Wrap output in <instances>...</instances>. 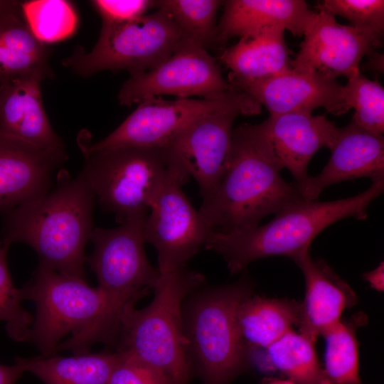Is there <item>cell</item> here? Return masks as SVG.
Wrapping results in <instances>:
<instances>
[{
    "mask_svg": "<svg viewBox=\"0 0 384 384\" xmlns=\"http://www.w3.org/2000/svg\"><path fill=\"white\" fill-rule=\"evenodd\" d=\"M319 10L292 60V68L314 72L336 81L338 76L349 78L359 72L363 56L372 60L381 58L375 49L382 46V38L366 30L340 24L334 16Z\"/></svg>",
    "mask_w": 384,
    "mask_h": 384,
    "instance_id": "cell-13",
    "label": "cell"
},
{
    "mask_svg": "<svg viewBox=\"0 0 384 384\" xmlns=\"http://www.w3.org/2000/svg\"><path fill=\"white\" fill-rule=\"evenodd\" d=\"M366 319L358 314L348 321L340 320L321 334L326 343L324 370L334 384H362L356 331Z\"/></svg>",
    "mask_w": 384,
    "mask_h": 384,
    "instance_id": "cell-27",
    "label": "cell"
},
{
    "mask_svg": "<svg viewBox=\"0 0 384 384\" xmlns=\"http://www.w3.org/2000/svg\"><path fill=\"white\" fill-rule=\"evenodd\" d=\"M265 106L270 115L298 112L311 114L317 107L340 116L349 109L343 96V85L326 80L316 73L291 68L267 78L233 85Z\"/></svg>",
    "mask_w": 384,
    "mask_h": 384,
    "instance_id": "cell-15",
    "label": "cell"
},
{
    "mask_svg": "<svg viewBox=\"0 0 384 384\" xmlns=\"http://www.w3.org/2000/svg\"><path fill=\"white\" fill-rule=\"evenodd\" d=\"M270 363L294 384H334L318 360L314 343L289 331L267 348Z\"/></svg>",
    "mask_w": 384,
    "mask_h": 384,
    "instance_id": "cell-26",
    "label": "cell"
},
{
    "mask_svg": "<svg viewBox=\"0 0 384 384\" xmlns=\"http://www.w3.org/2000/svg\"><path fill=\"white\" fill-rule=\"evenodd\" d=\"M216 26L212 46L223 50L233 37L253 35L281 26L294 36H304L316 12L304 0H228Z\"/></svg>",
    "mask_w": 384,
    "mask_h": 384,
    "instance_id": "cell-21",
    "label": "cell"
},
{
    "mask_svg": "<svg viewBox=\"0 0 384 384\" xmlns=\"http://www.w3.org/2000/svg\"><path fill=\"white\" fill-rule=\"evenodd\" d=\"M355 196L334 201L302 200L275 213L267 224L233 233L213 230L205 247L220 255L231 274L252 262L271 256L292 260L309 250L313 240L326 227L347 217L364 220L367 208L383 191L384 177Z\"/></svg>",
    "mask_w": 384,
    "mask_h": 384,
    "instance_id": "cell-4",
    "label": "cell"
},
{
    "mask_svg": "<svg viewBox=\"0 0 384 384\" xmlns=\"http://www.w3.org/2000/svg\"><path fill=\"white\" fill-rule=\"evenodd\" d=\"M9 247L0 244V321L6 322L8 336L15 341H28L33 316L21 306L24 295L22 288L13 284L6 254Z\"/></svg>",
    "mask_w": 384,
    "mask_h": 384,
    "instance_id": "cell-31",
    "label": "cell"
},
{
    "mask_svg": "<svg viewBox=\"0 0 384 384\" xmlns=\"http://www.w3.org/2000/svg\"><path fill=\"white\" fill-rule=\"evenodd\" d=\"M238 110L203 117L183 129L163 148L170 161L198 185L203 201L220 184L228 168L233 126Z\"/></svg>",
    "mask_w": 384,
    "mask_h": 384,
    "instance_id": "cell-14",
    "label": "cell"
},
{
    "mask_svg": "<svg viewBox=\"0 0 384 384\" xmlns=\"http://www.w3.org/2000/svg\"><path fill=\"white\" fill-rule=\"evenodd\" d=\"M218 0H159L153 7L167 13L183 34L204 48L212 46Z\"/></svg>",
    "mask_w": 384,
    "mask_h": 384,
    "instance_id": "cell-29",
    "label": "cell"
},
{
    "mask_svg": "<svg viewBox=\"0 0 384 384\" xmlns=\"http://www.w3.org/2000/svg\"><path fill=\"white\" fill-rule=\"evenodd\" d=\"M252 294L248 279L201 292L190 303L183 319L191 353L208 384H226L245 359L235 314L238 304Z\"/></svg>",
    "mask_w": 384,
    "mask_h": 384,
    "instance_id": "cell-7",
    "label": "cell"
},
{
    "mask_svg": "<svg viewBox=\"0 0 384 384\" xmlns=\"http://www.w3.org/2000/svg\"><path fill=\"white\" fill-rule=\"evenodd\" d=\"M302 270L306 285L300 303L299 334L315 343L319 336L338 322L343 311L358 298L351 287L323 260H313L309 250L294 260Z\"/></svg>",
    "mask_w": 384,
    "mask_h": 384,
    "instance_id": "cell-20",
    "label": "cell"
},
{
    "mask_svg": "<svg viewBox=\"0 0 384 384\" xmlns=\"http://www.w3.org/2000/svg\"><path fill=\"white\" fill-rule=\"evenodd\" d=\"M23 19L34 36L45 44L70 37L78 27V14L65 0L21 1Z\"/></svg>",
    "mask_w": 384,
    "mask_h": 384,
    "instance_id": "cell-28",
    "label": "cell"
},
{
    "mask_svg": "<svg viewBox=\"0 0 384 384\" xmlns=\"http://www.w3.org/2000/svg\"><path fill=\"white\" fill-rule=\"evenodd\" d=\"M24 372L17 363L14 366L0 364V384H16Z\"/></svg>",
    "mask_w": 384,
    "mask_h": 384,
    "instance_id": "cell-35",
    "label": "cell"
},
{
    "mask_svg": "<svg viewBox=\"0 0 384 384\" xmlns=\"http://www.w3.org/2000/svg\"><path fill=\"white\" fill-rule=\"evenodd\" d=\"M331 155L322 171L297 189L306 201H316L324 189L358 178L384 177V139L352 120L339 128Z\"/></svg>",
    "mask_w": 384,
    "mask_h": 384,
    "instance_id": "cell-18",
    "label": "cell"
},
{
    "mask_svg": "<svg viewBox=\"0 0 384 384\" xmlns=\"http://www.w3.org/2000/svg\"><path fill=\"white\" fill-rule=\"evenodd\" d=\"M78 144L84 159L80 173L104 210L119 223L149 213L173 166L163 147L97 149L85 130Z\"/></svg>",
    "mask_w": 384,
    "mask_h": 384,
    "instance_id": "cell-6",
    "label": "cell"
},
{
    "mask_svg": "<svg viewBox=\"0 0 384 384\" xmlns=\"http://www.w3.org/2000/svg\"><path fill=\"white\" fill-rule=\"evenodd\" d=\"M48 78L36 73L0 84V135L47 149H65L43 103L41 84Z\"/></svg>",
    "mask_w": 384,
    "mask_h": 384,
    "instance_id": "cell-19",
    "label": "cell"
},
{
    "mask_svg": "<svg viewBox=\"0 0 384 384\" xmlns=\"http://www.w3.org/2000/svg\"><path fill=\"white\" fill-rule=\"evenodd\" d=\"M261 105L248 93L234 88L216 98L151 97L139 103L135 110L112 133L92 144L97 149L122 146L164 147L189 124L206 115L238 110L243 115H256Z\"/></svg>",
    "mask_w": 384,
    "mask_h": 384,
    "instance_id": "cell-9",
    "label": "cell"
},
{
    "mask_svg": "<svg viewBox=\"0 0 384 384\" xmlns=\"http://www.w3.org/2000/svg\"><path fill=\"white\" fill-rule=\"evenodd\" d=\"M0 244H1V242H0Z\"/></svg>",
    "mask_w": 384,
    "mask_h": 384,
    "instance_id": "cell-39",
    "label": "cell"
},
{
    "mask_svg": "<svg viewBox=\"0 0 384 384\" xmlns=\"http://www.w3.org/2000/svg\"><path fill=\"white\" fill-rule=\"evenodd\" d=\"M187 38L171 16L158 9L126 23L102 25L92 49L87 52L78 46L63 64L82 78L106 70H124L132 76L160 64Z\"/></svg>",
    "mask_w": 384,
    "mask_h": 384,
    "instance_id": "cell-8",
    "label": "cell"
},
{
    "mask_svg": "<svg viewBox=\"0 0 384 384\" xmlns=\"http://www.w3.org/2000/svg\"><path fill=\"white\" fill-rule=\"evenodd\" d=\"M121 358L118 351H103L69 357H16L14 361L45 384H107Z\"/></svg>",
    "mask_w": 384,
    "mask_h": 384,
    "instance_id": "cell-25",
    "label": "cell"
},
{
    "mask_svg": "<svg viewBox=\"0 0 384 384\" xmlns=\"http://www.w3.org/2000/svg\"><path fill=\"white\" fill-rule=\"evenodd\" d=\"M95 201L81 173L71 178L62 170L43 196L4 213L1 242L27 244L38 254L39 265L86 282L85 249L94 228Z\"/></svg>",
    "mask_w": 384,
    "mask_h": 384,
    "instance_id": "cell-1",
    "label": "cell"
},
{
    "mask_svg": "<svg viewBox=\"0 0 384 384\" xmlns=\"http://www.w3.org/2000/svg\"><path fill=\"white\" fill-rule=\"evenodd\" d=\"M234 88L206 49L187 38L160 64L132 75L122 86L117 98L120 105L130 106L160 95L216 98Z\"/></svg>",
    "mask_w": 384,
    "mask_h": 384,
    "instance_id": "cell-12",
    "label": "cell"
},
{
    "mask_svg": "<svg viewBox=\"0 0 384 384\" xmlns=\"http://www.w3.org/2000/svg\"><path fill=\"white\" fill-rule=\"evenodd\" d=\"M263 384H294L288 379L268 378Z\"/></svg>",
    "mask_w": 384,
    "mask_h": 384,
    "instance_id": "cell-38",
    "label": "cell"
},
{
    "mask_svg": "<svg viewBox=\"0 0 384 384\" xmlns=\"http://www.w3.org/2000/svg\"><path fill=\"white\" fill-rule=\"evenodd\" d=\"M282 167L260 124L233 129L226 171L198 210L207 225L223 233L259 225L266 215L304 200L294 182L281 176Z\"/></svg>",
    "mask_w": 384,
    "mask_h": 384,
    "instance_id": "cell-3",
    "label": "cell"
},
{
    "mask_svg": "<svg viewBox=\"0 0 384 384\" xmlns=\"http://www.w3.org/2000/svg\"><path fill=\"white\" fill-rule=\"evenodd\" d=\"M172 164L144 226L146 242L157 252L160 274L185 269L213 231L182 190L189 176Z\"/></svg>",
    "mask_w": 384,
    "mask_h": 384,
    "instance_id": "cell-11",
    "label": "cell"
},
{
    "mask_svg": "<svg viewBox=\"0 0 384 384\" xmlns=\"http://www.w3.org/2000/svg\"><path fill=\"white\" fill-rule=\"evenodd\" d=\"M318 8L346 18L353 27L383 37V0H324L318 2Z\"/></svg>",
    "mask_w": 384,
    "mask_h": 384,
    "instance_id": "cell-32",
    "label": "cell"
},
{
    "mask_svg": "<svg viewBox=\"0 0 384 384\" xmlns=\"http://www.w3.org/2000/svg\"><path fill=\"white\" fill-rule=\"evenodd\" d=\"M281 26L266 27L258 33L240 38L235 45L225 48L220 60L231 71L232 85L267 78L292 68V51L284 39Z\"/></svg>",
    "mask_w": 384,
    "mask_h": 384,
    "instance_id": "cell-22",
    "label": "cell"
},
{
    "mask_svg": "<svg viewBox=\"0 0 384 384\" xmlns=\"http://www.w3.org/2000/svg\"><path fill=\"white\" fill-rule=\"evenodd\" d=\"M149 213L135 215L114 228H94V250L86 262L96 274L98 287L124 302H137L160 277L145 252L144 226Z\"/></svg>",
    "mask_w": 384,
    "mask_h": 384,
    "instance_id": "cell-10",
    "label": "cell"
},
{
    "mask_svg": "<svg viewBox=\"0 0 384 384\" xmlns=\"http://www.w3.org/2000/svg\"><path fill=\"white\" fill-rule=\"evenodd\" d=\"M65 149H47L0 135V212L4 213L46 193Z\"/></svg>",
    "mask_w": 384,
    "mask_h": 384,
    "instance_id": "cell-16",
    "label": "cell"
},
{
    "mask_svg": "<svg viewBox=\"0 0 384 384\" xmlns=\"http://www.w3.org/2000/svg\"><path fill=\"white\" fill-rule=\"evenodd\" d=\"M346 106L355 110L352 121L365 130L378 135L384 132V88L360 71L343 86Z\"/></svg>",
    "mask_w": 384,
    "mask_h": 384,
    "instance_id": "cell-30",
    "label": "cell"
},
{
    "mask_svg": "<svg viewBox=\"0 0 384 384\" xmlns=\"http://www.w3.org/2000/svg\"><path fill=\"white\" fill-rule=\"evenodd\" d=\"M300 303L252 295L238 304L235 319L242 342L252 348H267L294 325H298Z\"/></svg>",
    "mask_w": 384,
    "mask_h": 384,
    "instance_id": "cell-23",
    "label": "cell"
},
{
    "mask_svg": "<svg viewBox=\"0 0 384 384\" xmlns=\"http://www.w3.org/2000/svg\"><path fill=\"white\" fill-rule=\"evenodd\" d=\"M204 277L186 269L160 274L154 296L146 307L124 308L117 351L149 367L168 384H186L189 361L182 303L203 284Z\"/></svg>",
    "mask_w": 384,
    "mask_h": 384,
    "instance_id": "cell-5",
    "label": "cell"
},
{
    "mask_svg": "<svg viewBox=\"0 0 384 384\" xmlns=\"http://www.w3.org/2000/svg\"><path fill=\"white\" fill-rule=\"evenodd\" d=\"M49 55L47 45L34 36L21 13L0 16V84L36 73L53 78Z\"/></svg>",
    "mask_w": 384,
    "mask_h": 384,
    "instance_id": "cell-24",
    "label": "cell"
},
{
    "mask_svg": "<svg viewBox=\"0 0 384 384\" xmlns=\"http://www.w3.org/2000/svg\"><path fill=\"white\" fill-rule=\"evenodd\" d=\"M364 279L370 287L377 291L383 292L384 289V265L383 262L374 270L363 274Z\"/></svg>",
    "mask_w": 384,
    "mask_h": 384,
    "instance_id": "cell-36",
    "label": "cell"
},
{
    "mask_svg": "<svg viewBox=\"0 0 384 384\" xmlns=\"http://www.w3.org/2000/svg\"><path fill=\"white\" fill-rule=\"evenodd\" d=\"M90 3L100 14L102 25H119L146 14L153 6L149 0H93Z\"/></svg>",
    "mask_w": 384,
    "mask_h": 384,
    "instance_id": "cell-33",
    "label": "cell"
},
{
    "mask_svg": "<svg viewBox=\"0 0 384 384\" xmlns=\"http://www.w3.org/2000/svg\"><path fill=\"white\" fill-rule=\"evenodd\" d=\"M107 384L168 383L149 367L122 353V358L112 373Z\"/></svg>",
    "mask_w": 384,
    "mask_h": 384,
    "instance_id": "cell-34",
    "label": "cell"
},
{
    "mask_svg": "<svg viewBox=\"0 0 384 384\" xmlns=\"http://www.w3.org/2000/svg\"><path fill=\"white\" fill-rule=\"evenodd\" d=\"M22 290L24 299L36 303L28 341L43 357L61 351L87 353L97 342L114 343L129 304L41 265Z\"/></svg>",
    "mask_w": 384,
    "mask_h": 384,
    "instance_id": "cell-2",
    "label": "cell"
},
{
    "mask_svg": "<svg viewBox=\"0 0 384 384\" xmlns=\"http://www.w3.org/2000/svg\"><path fill=\"white\" fill-rule=\"evenodd\" d=\"M260 124L278 161L290 171L297 188L309 177L311 159L322 147L331 149L339 129L324 115L298 112L270 115Z\"/></svg>",
    "mask_w": 384,
    "mask_h": 384,
    "instance_id": "cell-17",
    "label": "cell"
},
{
    "mask_svg": "<svg viewBox=\"0 0 384 384\" xmlns=\"http://www.w3.org/2000/svg\"><path fill=\"white\" fill-rule=\"evenodd\" d=\"M20 1L0 0V16L10 13H21Z\"/></svg>",
    "mask_w": 384,
    "mask_h": 384,
    "instance_id": "cell-37",
    "label": "cell"
}]
</instances>
